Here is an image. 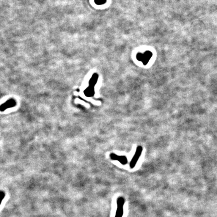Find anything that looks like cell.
Listing matches in <instances>:
<instances>
[{"instance_id":"1","label":"cell","mask_w":217,"mask_h":217,"mask_svg":"<svg viewBox=\"0 0 217 217\" xmlns=\"http://www.w3.org/2000/svg\"><path fill=\"white\" fill-rule=\"evenodd\" d=\"M125 200L122 196H120L117 199V209L115 217H122L124 214V205L125 204Z\"/></svg>"},{"instance_id":"2","label":"cell","mask_w":217,"mask_h":217,"mask_svg":"<svg viewBox=\"0 0 217 217\" xmlns=\"http://www.w3.org/2000/svg\"><path fill=\"white\" fill-rule=\"evenodd\" d=\"M143 148L141 146H138L136 148V151L133 158L130 163V167L131 169H133L136 166V164L139 159L140 156L142 153Z\"/></svg>"},{"instance_id":"5","label":"cell","mask_w":217,"mask_h":217,"mask_svg":"<svg viewBox=\"0 0 217 217\" xmlns=\"http://www.w3.org/2000/svg\"><path fill=\"white\" fill-rule=\"evenodd\" d=\"M97 2L99 4H103L105 3L106 0H97Z\"/></svg>"},{"instance_id":"4","label":"cell","mask_w":217,"mask_h":217,"mask_svg":"<svg viewBox=\"0 0 217 217\" xmlns=\"http://www.w3.org/2000/svg\"><path fill=\"white\" fill-rule=\"evenodd\" d=\"M111 158L114 161H118L123 165H126L128 163V159L125 156H119L115 153L110 154Z\"/></svg>"},{"instance_id":"3","label":"cell","mask_w":217,"mask_h":217,"mask_svg":"<svg viewBox=\"0 0 217 217\" xmlns=\"http://www.w3.org/2000/svg\"><path fill=\"white\" fill-rule=\"evenodd\" d=\"M152 56V54L150 51H147L144 54L138 53L136 55V58L139 61L142 62L143 64L146 65Z\"/></svg>"}]
</instances>
